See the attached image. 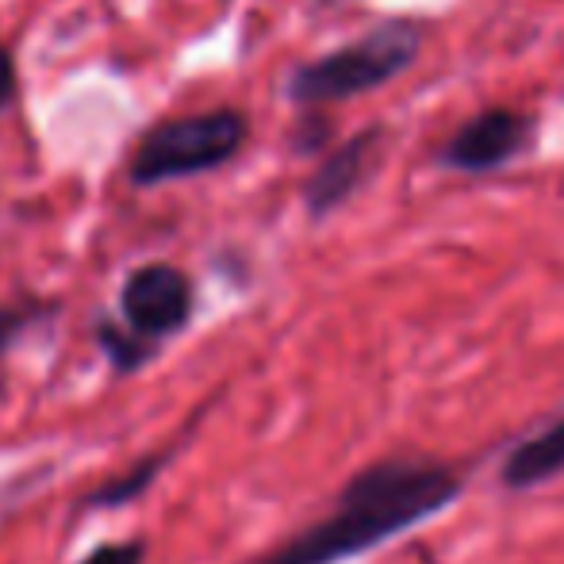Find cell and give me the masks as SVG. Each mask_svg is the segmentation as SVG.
I'll return each mask as SVG.
<instances>
[{
    "label": "cell",
    "mask_w": 564,
    "mask_h": 564,
    "mask_svg": "<svg viewBox=\"0 0 564 564\" xmlns=\"http://www.w3.org/2000/svg\"><path fill=\"white\" fill-rule=\"evenodd\" d=\"M457 491L449 473L431 465H380L357 476L341 499L338 514L323 527L300 534L292 545L261 564H330L395 530L411 527L423 514L438 511Z\"/></svg>",
    "instance_id": "cell-1"
},
{
    "label": "cell",
    "mask_w": 564,
    "mask_h": 564,
    "mask_svg": "<svg viewBox=\"0 0 564 564\" xmlns=\"http://www.w3.org/2000/svg\"><path fill=\"white\" fill-rule=\"evenodd\" d=\"M419 51V31L411 23H384L365 43L346 46L338 54L296 69L289 82L292 100L319 105V100H346L357 93H369L411 66Z\"/></svg>",
    "instance_id": "cell-2"
},
{
    "label": "cell",
    "mask_w": 564,
    "mask_h": 564,
    "mask_svg": "<svg viewBox=\"0 0 564 564\" xmlns=\"http://www.w3.org/2000/svg\"><path fill=\"white\" fill-rule=\"evenodd\" d=\"M246 142V119L238 112H204L188 119H170L154 127L139 142L131 162L134 185H158V181L193 177V173L216 170L238 154Z\"/></svg>",
    "instance_id": "cell-3"
},
{
    "label": "cell",
    "mask_w": 564,
    "mask_h": 564,
    "mask_svg": "<svg viewBox=\"0 0 564 564\" xmlns=\"http://www.w3.org/2000/svg\"><path fill=\"white\" fill-rule=\"evenodd\" d=\"M123 315L139 335H170L188 319V281L170 265H147L123 284Z\"/></svg>",
    "instance_id": "cell-4"
},
{
    "label": "cell",
    "mask_w": 564,
    "mask_h": 564,
    "mask_svg": "<svg viewBox=\"0 0 564 564\" xmlns=\"http://www.w3.org/2000/svg\"><path fill=\"white\" fill-rule=\"evenodd\" d=\"M530 142V119L519 112H484L473 123L457 131V139L446 147V162L457 170H496L522 154Z\"/></svg>",
    "instance_id": "cell-5"
},
{
    "label": "cell",
    "mask_w": 564,
    "mask_h": 564,
    "mask_svg": "<svg viewBox=\"0 0 564 564\" xmlns=\"http://www.w3.org/2000/svg\"><path fill=\"white\" fill-rule=\"evenodd\" d=\"M377 142H380V131H365V134H357L346 150L327 158V165H323L312 177V185H307V204H312V212H330L335 204H341L354 193L361 173L369 170Z\"/></svg>",
    "instance_id": "cell-6"
},
{
    "label": "cell",
    "mask_w": 564,
    "mask_h": 564,
    "mask_svg": "<svg viewBox=\"0 0 564 564\" xmlns=\"http://www.w3.org/2000/svg\"><path fill=\"white\" fill-rule=\"evenodd\" d=\"M564 465V423L553 426L550 434L527 442L511 460H507V484H534L545 480Z\"/></svg>",
    "instance_id": "cell-7"
},
{
    "label": "cell",
    "mask_w": 564,
    "mask_h": 564,
    "mask_svg": "<svg viewBox=\"0 0 564 564\" xmlns=\"http://www.w3.org/2000/svg\"><path fill=\"white\" fill-rule=\"evenodd\" d=\"M139 557H142L139 545H108V550L93 553L85 564H139Z\"/></svg>",
    "instance_id": "cell-8"
},
{
    "label": "cell",
    "mask_w": 564,
    "mask_h": 564,
    "mask_svg": "<svg viewBox=\"0 0 564 564\" xmlns=\"http://www.w3.org/2000/svg\"><path fill=\"white\" fill-rule=\"evenodd\" d=\"M15 97V66H12V54L0 46V108H8Z\"/></svg>",
    "instance_id": "cell-9"
}]
</instances>
